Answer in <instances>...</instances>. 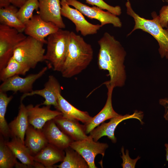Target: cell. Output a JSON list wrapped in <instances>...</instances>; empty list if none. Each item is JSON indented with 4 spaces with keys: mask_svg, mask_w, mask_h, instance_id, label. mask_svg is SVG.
I'll list each match as a JSON object with an SVG mask.
<instances>
[{
    "mask_svg": "<svg viewBox=\"0 0 168 168\" xmlns=\"http://www.w3.org/2000/svg\"><path fill=\"white\" fill-rule=\"evenodd\" d=\"M107 144L95 142L91 136L84 139L73 141L70 147L79 153L88 163L89 168H96L95 163L96 156L101 154L104 157Z\"/></svg>",
    "mask_w": 168,
    "mask_h": 168,
    "instance_id": "52a82bcc",
    "label": "cell"
},
{
    "mask_svg": "<svg viewBox=\"0 0 168 168\" xmlns=\"http://www.w3.org/2000/svg\"><path fill=\"white\" fill-rule=\"evenodd\" d=\"M70 32L59 29L48 36L44 61L53 70L60 72L67 55Z\"/></svg>",
    "mask_w": 168,
    "mask_h": 168,
    "instance_id": "277c9868",
    "label": "cell"
},
{
    "mask_svg": "<svg viewBox=\"0 0 168 168\" xmlns=\"http://www.w3.org/2000/svg\"><path fill=\"white\" fill-rule=\"evenodd\" d=\"M165 146L166 147L165 150L166 152V160L168 161V143L165 144Z\"/></svg>",
    "mask_w": 168,
    "mask_h": 168,
    "instance_id": "d590c367",
    "label": "cell"
},
{
    "mask_svg": "<svg viewBox=\"0 0 168 168\" xmlns=\"http://www.w3.org/2000/svg\"><path fill=\"white\" fill-rule=\"evenodd\" d=\"M44 44L28 36L15 46L12 57L19 62L34 69L38 63L44 61Z\"/></svg>",
    "mask_w": 168,
    "mask_h": 168,
    "instance_id": "5b68a950",
    "label": "cell"
},
{
    "mask_svg": "<svg viewBox=\"0 0 168 168\" xmlns=\"http://www.w3.org/2000/svg\"><path fill=\"white\" fill-rule=\"evenodd\" d=\"M40 105L38 104L34 106L32 104H30L26 106V108L29 124L36 128L41 129L48 121L63 114L58 110H51V105L40 107Z\"/></svg>",
    "mask_w": 168,
    "mask_h": 168,
    "instance_id": "4fadbf2b",
    "label": "cell"
},
{
    "mask_svg": "<svg viewBox=\"0 0 168 168\" xmlns=\"http://www.w3.org/2000/svg\"><path fill=\"white\" fill-rule=\"evenodd\" d=\"M47 68V67H45L37 73L30 74L24 78L19 75L14 76L2 82L0 86V91H19L24 94L31 92L33 91L34 83L44 74Z\"/></svg>",
    "mask_w": 168,
    "mask_h": 168,
    "instance_id": "8fae6325",
    "label": "cell"
},
{
    "mask_svg": "<svg viewBox=\"0 0 168 168\" xmlns=\"http://www.w3.org/2000/svg\"><path fill=\"white\" fill-rule=\"evenodd\" d=\"M143 117V112L135 111L132 114H126L114 117L110 119L108 123L103 122L100 125L95 128L89 133L94 141H97L102 137L107 136L114 143L116 142V138L114 132L117 125L123 120L130 119H136L138 120L141 124H143L142 119Z\"/></svg>",
    "mask_w": 168,
    "mask_h": 168,
    "instance_id": "30bf717a",
    "label": "cell"
},
{
    "mask_svg": "<svg viewBox=\"0 0 168 168\" xmlns=\"http://www.w3.org/2000/svg\"><path fill=\"white\" fill-rule=\"evenodd\" d=\"M13 98L8 96L6 92L0 91V133L5 138H11L8 124L5 119L7 105Z\"/></svg>",
    "mask_w": 168,
    "mask_h": 168,
    "instance_id": "4316f807",
    "label": "cell"
},
{
    "mask_svg": "<svg viewBox=\"0 0 168 168\" xmlns=\"http://www.w3.org/2000/svg\"><path fill=\"white\" fill-rule=\"evenodd\" d=\"M10 4V0H0V8L6 7Z\"/></svg>",
    "mask_w": 168,
    "mask_h": 168,
    "instance_id": "e575fe53",
    "label": "cell"
},
{
    "mask_svg": "<svg viewBox=\"0 0 168 168\" xmlns=\"http://www.w3.org/2000/svg\"><path fill=\"white\" fill-rule=\"evenodd\" d=\"M107 89V98L106 103L101 110L92 117L89 122L84 125L86 134L89 133L95 128L107 119L119 116L120 114L114 110L112 105V95L114 87L108 81L105 82Z\"/></svg>",
    "mask_w": 168,
    "mask_h": 168,
    "instance_id": "2e32d148",
    "label": "cell"
},
{
    "mask_svg": "<svg viewBox=\"0 0 168 168\" xmlns=\"http://www.w3.org/2000/svg\"><path fill=\"white\" fill-rule=\"evenodd\" d=\"M66 1L68 5L73 6L88 17L99 21L101 27L109 24H112L116 27H121L122 26V23L119 17L108 11H104L94 6L90 7L77 0Z\"/></svg>",
    "mask_w": 168,
    "mask_h": 168,
    "instance_id": "ba28073f",
    "label": "cell"
},
{
    "mask_svg": "<svg viewBox=\"0 0 168 168\" xmlns=\"http://www.w3.org/2000/svg\"><path fill=\"white\" fill-rule=\"evenodd\" d=\"M38 15L44 21L51 22L60 29L65 27L61 14L60 0H38Z\"/></svg>",
    "mask_w": 168,
    "mask_h": 168,
    "instance_id": "9a60e30c",
    "label": "cell"
},
{
    "mask_svg": "<svg viewBox=\"0 0 168 168\" xmlns=\"http://www.w3.org/2000/svg\"><path fill=\"white\" fill-rule=\"evenodd\" d=\"M58 128L74 141L80 140L89 138L85 133L84 125L78 120L63 116L62 114L54 119Z\"/></svg>",
    "mask_w": 168,
    "mask_h": 168,
    "instance_id": "ac0fdd59",
    "label": "cell"
},
{
    "mask_svg": "<svg viewBox=\"0 0 168 168\" xmlns=\"http://www.w3.org/2000/svg\"><path fill=\"white\" fill-rule=\"evenodd\" d=\"M12 151L6 144L5 140L0 134V168H12L16 166L18 162Z\"/></svg>",
    "mask_w": 168,
    "mask_h": 168,
    "instance_id": "83f0119b",
    "label": "cell"
},
{
    "mask_svg": "<svg viewBox=\"0 0 168 168\" xmlns=\"http://www.w3.org/2000/svg\"><path fill=\"white\" fill-rule=\"evenodd\" d=\"M160 104L163 106L165 108L164 118L166 120H168V98H164L159 100Z\"/></svg>",
    "mask_w": 168,
    "mask_h": 168,
    "instance_id": "d6a6232c",
    "label": "cell"
},
{
    "mask_svg": "<svg viewBox=\"0 0 168 168\" xmlns=\"http://www.w3.org/2000/svg\"><path fill=\"white\" fill-rule=\"evenodd\" d=\"M38 0H29L19 8L17 13L19 19L25 25L33 16L35 10L39 9Z\"/></svg>",
    "mask_w": 168,
    "mask_h": 168,
    "instance_id": "f1b7e54d",
    "label": "cell"
},
{
    "mask_svg": "<svg viewBox=\"0 0 168 168\" xmlns=\"http://www.w3.org/2000/svg\"><path fill=\"white\" fill-rule=\"evenodd\" d=\"M59 28L54 24L43 20L39 15H33L25 25V34L46 44L45 38L57 32Z\"/></svg>",
    "mask_w": 168,
    "mask_h": 168,
    "instance_id": "7c38bea8",
    "label": "cell"
},
{
    "mask_svg": "<svg viewBox=\"0 0 168 168\" xmlns=\"http://www.w3.org/2000/svg\"><path fill=\"white\" fill-rule=\"evenodd\" d=\"M30 69L12 57L6 66L0 71V80L3 82L15 75H24Z\"/></svg>",
    "mask_w": 168,
    "mask_h": 168,
    "instance_id": "484cf974",
    "label": "cell"
},
{
    "mask_svg": "<svg viewBox=\"0 0 168 168\" xmlns=\"http://www.w3.org/2000/svg\"><path fill=\"white\" fill-rule=\"evenodd\" d=\"M93 57L91 45L81 36L71 31L67 55L60 72L66 78L77 75L88 67Z\"/></svg>",
    "mask_w": 168,
    "mask_h": 168,
    "instance_id": "7a4b0ae2",
    "label": "cell"
},
{
    "mask_svg": "<svg viewBox=\"0 0 168 168\" xmlns=\"http://www.w3.org/2000/svg\"><path fill=\"white\" fill-rule=\"evenodd\" d=\"M61 91V87L58 81L54 76L50 75L44 88L23 94L21 97V101L27 96L36 95L42 96L45 99L41 105H52L56 108L58 106L57 94Z\"/></svg>",
    "mask_w": 168,
    "mask_h": 168,
    "instance_id": "5bb4252c",
    "label": "cell"
},
{
    "mask_svg": "<svg viewBox=\"0 0 168 168\" xmlns=\"http://www.w3.org/2000/svg\"><path fill=\"white\" fill-rule=\"evenodd\" d=\"M6 144L22 163L29 168H35L36 161L25 143L19 138L14 137L10 141L5 140Z\"/></svg>",
    "mask_w": 168,
    "mask_h": 168,
    "instance_id": "603a6c76",
    "label": "cell"
},
{
    "mask_svg": "<svg viewBox=\"0 0 168 168\" xmlns=\"http://www.w3.org/2000/svg\"><path fill=\"white\" fill-rule=\"evenodd\" d=\"M42 131L49 143L64 150L74 141L58 126L54 119L48 121Z\"/></svg>",
    "mask_w": 168,
    "mask_h": 168,
    "instance_id": "e0dca14e",
    "label": "cell"
},
{
    "mask_svg": "<svg viewBox=\"0 0 168 168\" xmlns=\"http://www.w3.org/2000/svg\"><path fill=\"white\" fill-rule=\"evenodd\" d=\"M65 155L63 161L58 165H54L59 168H89L87 163L77 152L70 147L64 150Z\"/></svg>",
    "mask_w": 168,
    "mask_h": 168,
    "instance_id": "d4e9b609",
    "label": "cell"
},
{
    "mask_svg": "<svg viewBox=\"0 0 168 168\" xmlns=\"http://www.w3.org/2000/svg\"><path fill=\"white\" fill-rule=\"evenodd\" d=\"M165 57L166 59H168V50L166 53Z\"/></svg>",
    "mask_w": 168,
    "mask_h": 168,
    "instance_id": "8d00e7d4",
    "label": "cell"
},
{
    "mask_svg": "<svg viewBox=\"0 0 168 168\" xmlns=\"http://www.w3.org/2000/svg\"><path fill=\"white\" fill-rule=\"evenodd\" d=\"M17 7L12 4L0 8V24L14 28L19 32L24 31L25 25L18 18Z\"/></svg>",
    "mask_w": 168,
    "mask_h": 168,
    "instance_id": "cb8c5ba5",
    "label": "cell"
},
{
    "mask_svg": "<svg viewBox=\"0 0 168 168\" xmlns=\"http://www.w3.org/2000/svg\"><path fill=\"white\" fill-rule=\"evenodd\" d=\"M26 37L16 29L0 24V71L12 57L15 46Z\"/></svg>",
    "mask_w": 168,
    "mask_h": 168,
    "instance_id": "8992f818",
    "label": "cell"
},
{
    "mask_svg": "<svg viewBox=\"0 0 168 168\" xmlns=\"http://www.w3.org/2000/svg\"><path fill=\"white\" fill-rule=\"evenodd\" d=\"M124 150V147H122L121 148L122 155L121 156L123 160L122 166L123 168H134L137 162L140 159V157L138 156L135 159H132L129 156L128 150H126L125 154Z\"/></svg>",
    "mask_w": 168,
    "mask_h": 168,
    "instance_id": "4dcf8cb0",
    "label": "cell"
},
{
    "mask_svg": "<svg viewBox=\"0 0 168 168\" xmlns=\"http://www.w3.org/2000/svg\"><path fill=\"white\" fill-rule=\"evenodd\" d=\"M100 49L97 63L101 70L108 72L109 83L114 88L124 86L126 79L124 61L126 53L120 42L107 32L98 40Z\"/></svg>",
    "mask_w": 168,
    "mask_h": 168,
    "instance_id": "6da1fadb",
    "label": "cell"
},
{
    "mask_svg": "<svg viewBox=\"0 0 168 168\" xmlns=\"http://www.w3.org/2000/svg\"><path fill=\"white\" fill-rule=\"evenodd\" d=\"M29 124L26 106L21 101L17 116L8 124L11 138L17 137L25 143V136Z\"/></svg>",
    "mask_w": 168,
    "mask_h": 168,
    "instance_id": "44dd1931",
    "label": "cell"
},
{
    "mask_svg": "<svg viewBox=\"0 0 168 168\" xmlns=\"http://www.w3.org/2000/svg\"><path fill=\"white\" fill-rule=\"evenodd\" d=\"M65 152L50 144L46 146L40 152L33 156L34 160L43 165L45 168H54V165L62 162L64 158Z\"/></svg>",
    "mask_w": 168,
    "mask_h": 168,
    "instance_id": "d6986e66",
    "label": "cell"
},
{
    "mask_svg": "<svg viewBox=\"0 0 168 168\" xmlns=\"http://www.w3.org/2000/svg\"><path fill=\"white\" fill-rule=\"evenodd\" d=\"M29 0H10L11 4L20 8Z\"/></svg>",
    "mask_w": 168,
    "mask_h": 168,
    "instance_id": "836d02e7",
    "label": "cell"
},
{
    "mask_svg": "<svg viewBox=\"0 0 168 168\" xmlns=\"http://www.w3.org/2000/svg\"><path fill=\"white\" fill-rule=\"evenodd\" d=\"M61 12L63 16L71 21L75 25L77 32L85 36L96 34L101 27L100 24H93L88 21L78 10L71 7L66 0H61Z\"/></svg>",
    "mask_w": 168,
    "mask_h": 168,
    "instance_id": "9c48e42d",
    "label": "cell"
},
{
    "mask_svg": "<svg viewBox=\"0 0 168 168\" xmlns=\"http://www.w3.org/2000/svg\"><path fill=\"white\" fill-rule=\"evenodd\" d=\"M86 3L93 6H96L102 9L106 10L117 16L122 13L121 7L119 6H113L108 4L103 0H85Z\"/></svg>",
    "mask_w": 168,
    "mask_h": 168,
    "instance_id": "f546056e",
    "label": "cell"
},
{
    "mask_svg": "<svg viewBox=\"0 0 168 168\" xmlns=\"http://www.w3.org/2000/svg\"><path fill=\"white\" fill-rule=\"evenodd\" d=\"M168 2V0H166ZM160 22L162 27L168 28V5L162 6L159 11L158 15Z\"/></svg>",
    "mask_w": 168,
    "mask_h": 168,
    "instance_id": "1f68e13d",
    "label": "cell"
},
{
    "mask_svg": "<svg viewBox=\"0 0 168 168\" xmlns=\"http://www.w3.org/2000/svg\"><path fill=\"white\" fill-rule=\"evenodd\" d=\"M25 144L33 156L48 144L42 129L36 128L29 124L26 132Z\"/></svg>",
    "mask_w": 168,
    "mask_h": 168,
    "instance_id": "ffe728a7",
    "label": "cell"
},
{
    "mask_svg": "<svg viewBox=\"0 0 168 168\" xmlns=\"http://www.w3.org/2000/svg\"><path fill=\"white\" fill-rule=\"evenodd\" d=\"M61 92L57 94L58 106L56 108L65 117L80 121L84 124L90 122L92 117L86 111H81L73 106L62 96Z\"/></svg>",
    "mask_w": 168,
    "mask_h": 168,
    "instance_id": "7402d4cb",
    "label": "cell"
},
{
    "mask_svg": "<svg viewBox=\"0 0 168 168\" xmlns=\"http://www.w3.org/2000/svg\"><path fill=\"white\" fill-rule=\"evenodd\" d=\"M127 13L132 17L135 25L128 35L137 29H141L152 35L157 41L159 53L161 58L165 57L168 50V28L164 29L160 24L158 15L155 12L151 13L152 19L148 20L140 16L133 10L129 0L125 3Z\"/></svg>",
    "mask_w": 168,
    "mask_h": 168,
    "instance_id": "3957f363",
    "label": "cell"
}]
</instances>
